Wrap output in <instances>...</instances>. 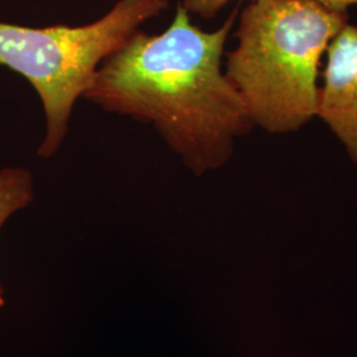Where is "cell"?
<instances>
[{"label": "cell", "mask_w": 357, "mask_h": 357, "mask_svg": "<svg viewBox=\"0 0 357 357\" xmlns=\"http://www.w3.org/2000/svg\"><path fill=\"white\" fill-rule=\"evenodd\" d=\"M231 0H178L184 10L190 15H196L203 19H213ZM335 7L348 8L357 4V0H324Z\"/></svg>", "instance_id": "obj_6"}, {"label": "cell", "mask_w": 357, "mask_h": 357, "mask_svg": "<svg viewBox=\"0 0 357 357\" xmlns=\"http://www.w3.org/2000/svg\"><path fill=\"white\" fill-rule=\"evenodd\" d=\"M32 174L22 167H7L0 171V229L15 212L24 209L33 200ZM6 305L4 287L0 283V308Z\"/></svg>", "instance_id": "obj_5"}, {"label": "cell", "mask_w": 357, "mask_h": 357, "mask_svg": "<svg viewBox=\"0 0 357 357\" xmlns=\"http://www.w3.org/2000/svg\"><path fill=\"white\" fill-rule=\"evenodd\" d=\"M318 115L357 163V26L347 23L327 50Z\"/></svg>", "instance_id": "obj_4"}, {"label": "cell", "mask_w": 357, "mask_h": 357, "mask_svg": "<svg viewBox=\"0 0 357 357\" xmlns=\"http://www.w3.org/2000/svg\"><path fill=\"white\" fill-rule=\"evenodd\" d=\"M238 17L225 73L255 128L301 130L318 115L320 60L348 23V8L324 0H252Z\"/></svg>", "instance_id": "obj_2"}, {"label": "cell", "mask_w": 357, "mask_h": 357, "mask_svg": "<svg viewBox=\"0 0 357 357\" xmlns=\"http://www.w3.org/2000/svg\"><path fill=\"white\" fill-rule=\"evenodd\" d=\"M168 7L169 0H118L109 13L84 26L33 28L0 22V66L24 77L43 103L40 158L51 159L61 149L77 100L90 89L103 60Z\"/></svg>", "instance_id": "obj_3"}, {"label": "cell", "mask_w": 357, "mask_h": 357, "mask_svg": "<svg viewBox=\"0 0 357 357\" xmlns=\"http://www.w3.org/2000/svg\"><path fill=\"white\" fill-rule=\"evenodd\" d=\"M236 7L206 32L178 3L166 31H137L103 60L84 98L107 113L151 125L197 176L225 166L236 139L255 128L238 90L222 69Z\"/></svg>", "instance_id": "obj_1"}]
</instances>
